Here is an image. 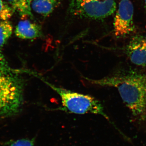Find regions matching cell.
Listing matches in <instances>:
<instances>
[{"instance_id": "obj_1", "label": "cell", "mask_w": 146, "mask_h": 146, "mask_svg": "<svg viewBox=\"0 0 146 146\" xmlns=\"http://www.w3.org/2000/svg\"><path fill=\"white\" fill-rule=\"evenodd\" d=\"M93 84L114 87L118 90L126 106L136 119L146 120V74L136 70L121 71Z\"/></svg>"}, {"instance_id": "obj_2", "label": "cell", "mask_w": 146, "mask_h": 146, "mask_svg": "<svg viewBox=\"0 0 146 146\" xmlns=\"http://www.w3.org/2000/svg\"><path fill=\"white\" fill-rule=\"evenodd\" d=\"M0 59V119L11 117L21 110L23 102V84L21 79Z\"/></svg>"}, {"instance_id": "obj_3", "label": "cell", "mask_w": 146, "mask_h": 146, "mask_svg": "<svg viewBox=\"0 0 146 146\" xmlns=\"http://www.w3.org/2000/svg\"><path fill=\"white\" fill-rule=\"evenodd\" d=\"M42 80L59 95L62 102V110L78 115L96 114L110 121L102 105L94 97L58 87L43 79Z\"/></svg>"}, {"instance_id": "obj_4", "label": "cell", "mask_w": 146, "mask_h": 146, "mask_svg": "<svg viewBox=\"0 0 146 146\" xmlns=\"http://www.w3.org/2000/svg\"><path fill=\"white\" fill-rule=\"evenodd\" d=\"M116 8L115 0H70V12L81 18L102 20L112 15Z\"/></svg>"}, {"instance_id": "obj_5", "label": "cell", "mask_w": 146, "mask_h": 146, "mask_svg": "<svg viewBox=\"0 0 146 146\" xmlns=\"http://www.w3.org/2000/svg\"><path fill=\"white\" fill-rule=\"evenodd\" d=\"M133 7L130 0H120L114 21V31L117 38H123L135 29Z\"/></svg>"}, {"instance_id": "obj_6", "label": "cell", "mask_w": 146, "mask_h": 146, "mask_svg": "<svg viewBox=\"0 0 146 146\" xmlns=\"http://www.w3.org/2000/svg\"><path fill=\"white\" fill-rule=\"evenodd\" d=\"M124 52L131 63L146 70V35L133 36L124 48Z\"/></svg>"}, {"instance_id": "obj_7", "label": "cell", "mask_w": 146, "mask_h": 146, "mask_svg": "<svg viewBox=\"0 0 146 146\" xmlns=\"http://www.w3.org/2000/svg\"><path fill=\"white\" fill-rule=\"evenodd\" d=\"M16 36L24 39H32L42 36L41 27L28 20L20 21L15 30Z\"/></svg>"}, {"instance_id": "obj_8", "label": "cell", "mask_w": 146, "mask_h": 146, "mask_svg": "<svg viewBox=\"0 0 146 146\" xmlns=\"http://www.w3.org/2000/svg\"><path fill=\"white\" fill-rule=\"evenodd\" d=\"M59 3V0H32L31 7L35 12L44 16L52 13Z\"/></svg>"}, {"instance_id": "obj_9", "label": "cell", "mask_w": 146, "mask_h": 146, "mask_svg": "<svg viewBox=\"0 0 146 146\" xmlns=\"http://www.w3.org/2000/svg\"><path fill=\"white\" fill-rule=\"evenodd\" d=\"M9 5L23 17H33L32 0H7Z\"/></svg>"}, {"instance_id": "obj_10", "label": "cell", "mask_w": 146, "mask_h": 146, "mask_svg": "<svg viewBox=\"0 0 146 146\" xmlns=\"http://www.w3.org/2000/svg\"><path fill=\"white\" fill-rule=\"evenodd\" d=\"M13 33V27L8 21H0V57L1 53Z\"/></svg>"}, {"instance_id": "obj_11", "label": "cell", "mask_w": 146, "mask_h": 146, "mask_svg": "<svg viewBox=\"0 0 146 146\" xmlns=\"http://www.w3.org/2000/svg\"><path fill=\"white\" fill-rule=\"evenodd\" d=\"M13 9L7 3L0 0V20L8 21L10 19L14 12Z\"/></svg>"}, {"instance_id": "obj_12", "label": "cell", "mask_w": 146, "mask_h": 146, "mask_svg": "<svg viewBox=\"0 0 146 146\" xmlns=\"http://www.w3.org/2000/svg\"><path fill=\"white\" fill-rule=\"evenodd\" d=\"M4 146H35L34 139L23 138L7 142Z\"/></svg>"}, {"instance_id": "obj_13", "label": "cell", "mask_w": 146, "mask_h": 146, "mask_svg": "<svg viewBox=\"0 0 146 146\" xmlns=\"http://www.w3.org/2000/svg\"><path fill=\"white\" fill-rule=\"evenodd\" d=\"M145 4L146 5V0H145Z\"/></svg>"}]
</instances>
